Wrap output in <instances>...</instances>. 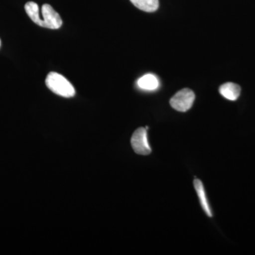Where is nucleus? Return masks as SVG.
<instances>
[{"label":"nucleus","mask_w":255,"mask_h":255,"mask_svg":"<svg viewBox=\"0 0 255 255\" xmlns=\"http://www.w3.org/2000/svg\"><path fill=\"white\" fill-rule=\"evenodd\" d=\"M46 86L53 93L61 97L70 98L75 95L73 85L63 75L52 72L46 79Z\"/></svg>","instance_id":"f257e3e1"},{"label":"nucleus","mask_w":255,"mask_h":255,"mask_svg":"<svg viewBox=\"0 0 255 255\" xmlns=\"http://www.w3.org/2000/svg\"><path fill=\"white\" fill-rule=\"evenodd\" d=\"M195 100V95L192 90L185 88L177 92L172 97L169 103L171 107L178 112H185L190 110Z\"/></svg>","instance_id":"f03ea898"},{"label":"nucleus","mask_w":255,"mask_h":255,"mask_svg":"<svg viewBox=\"0 0 255 255\" xmlns=\"http://www.w3.org/2000/svg\"><path fill=\"white\" fill-rule=\"evenodd\" d=\"M131 145L135 153L147 155L150 153L151 147L147 140V130L145 128H139L132 134Z\"/></svg>","instance_id":"7ed1b4c3"},{"label":"nucleus","mask_w":255,"mask_h":255,"mask_svg":"<svg viewBox=\"0 0 255 255\" xmlns=\"http://www.w3.org/2000/svg\"><path fill=\"white\" fill-rule=\"evenodd\" d=\"M41 13L43 15V18H41V27L50 29H58L61 27L63 25L62 18L50 4H43L41 8Z\"/></svg>","instance_id":"20e7f679"},{"label":"nucleus","mask_w":255,"mask_h":255,"mask_svg":"<svg viewBox=\"0 0 255 255\" xmlns=\"http://www.w3.org/2000/svg\"><path fill=\"white\" fill-rule=\"evenodd\" d=\"M220 94L228 100L236 101L241 95V87L233 82L223 84L219 88Z\"/></svg>","instance_id":"39448f33"},{"label":"nucleus","mask_w":255,"mask_h":255,"mask_svg":"<svg viewBox=\"0 0 255 255\" xmlns=\"http://www.w3.org/2000/svg\"><path fill=\"white\" fill-rule=\"evenodd\" d=\"M194 188H195L196 193H197L198 197H199V201L201 207L204 210V212L209 217H212V211H211V208L208 202L207 198H206V194L205 189H204V185L202 182L199 179H195L194 181Z\"/></svg>","instance_id":"423d86ee"},{"label":"nucleus","mask_w":255,"mask_h":255,"mask_svg":"<svg viewBox=\"0 0 255 255\" xmlns=\"http://www.w3.org/2000/svg\"><path fill=\"white\" fill-rule=\"evenodd\" d=\"M137 85L142 90L152 91V90H155L158 87V79L157 78L155 75H152V74H147V75H144L137 80Z\"/></svg>","instance_id":"0eeeda50"},{"label":"nucleus","mask_w":255,"mask_h":255,"mask_svg":"<svg viewBox=\"0 0 255 255\" xmlns=\"http://www.w3.org/2000/svg\"><path fill=\"white\" fill-rule=\"evenodd\" d=\"M130 1L137 9L146 12H154L159 7V0H130Z\"/></svg>","instance_id":"6e6552de"},{"label":"nucleus","mask_w":255,"mask_h":255,"mask_svg":"<svg viewBox=\"0 0 255 255\" xmlns=\"http://www.w3.org/2000/svg\"><path fill=\"white\" fill-rule=\"evenodd\" d=\"M25 11L30 18L36 24L38 25L40 21L39 6L34 1H28L25 4Z\"/></svg>","instance_id":"1a4fd4ad"},{"label":"nucleus","mask_w":255,"mask_h":255,"mask_svg":"<svg viewBox=\"0 0 255 255\" xmlns=\"http://www.w3.org/2000/svg\"><path fill=\"white\" fill-rule=\"evenodd\" d=\"M0 46H1V41H0Z\"/></svg>","instance_id":"9d476101"}]
</instances>
